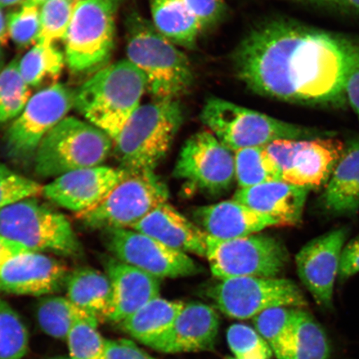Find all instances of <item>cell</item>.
Here are the masks:
<instances>
[{"label": "cell", "instance_id": "1", "mask_svg": "<svg viewBox=\"0 0 359 359\" xmlns=\"http://www.w3.org/2000/svg\"><path fill=\"white\" fill-rule=\"evenodd\" d=\"M358 60V40L284 19L254 27L233 53L237 77L251 91L325 107L348 104L346 85Z\"/></svg>", "mask_w": 359, "mask_h": 359}, {"label": "cell", "instance_id": "2", "mask_svg": "<svg viewBox=\"0 0 359 359\" xmlns=\"http://www.w3.org/2000/svg\"><path fill=\"white\" fill-rule=\"evenodd\" d=\"M128 60L144 74L154 100H179L190 92L194 72L189 58L140 13L125 21Z\"/></svg>", "mask_w": 359, "mask_h": 359}, {"label": "cell", "instance_id": "3", "mask_svg": "<svg viewBox=\"0 0 359 359\" xmlns=\"http://www.w3.org/2000/svg\"><path fill=\"white\" fill-rule=\"evenodd\" d=\"M144 74L128 60L107 65L75 92L74 107L111 142L136 111L147 91Z\"/></svg>", "mask_w": 359, "mask_h": 359}, {"label": "cell", "instance_id": "4", "mask_svg": "<svg viewBox=\"0 0 359 359\" xmlns=\"http://www.w3.org/2000/svg\"><path fill=\"white\" fill-rule=\"evenodd\" d=\"M200 118L224 146L234 152L266 147L280 140L335 136L332 132L287 123L215 97L205 101Z\"/></svg>", "mask_w": 359, "mask_h": 359}, {"label": "cell", "instance_id": "5", "mask_svg": "<svg viewBox=\"0 0 359 359\" xmlns=\"http://www.w3.org/2000/svg\"><path fill=\"white\" fill-rule=\"evenodd\" d=\"M179 100L141 105L112 141L122 168L154 170L167 155L184 121Z\"/></svg>", "mask_w": 359, "mask_h": 359}, {"label": "cell", "instance_id": "6", "mask_svg": "<svg viewBox=\"0 0 359 359\" xmlns=\"http://www.w3.org/2000/svg\"><path fill=\"white\" fill-rule=\"evenodd\" d=\"M112 142L95 126L66 116L45 136L35 152L34 169L42 177H58L74 170L100 167Z\"/></svg>", "mask_w": 359, "mask_h": 359}, {"label": "cell", "instance_id": "7", "mask_svg": "<svg viewBox=\"0 0 359 359\" xmlns=\"http://www.w3.org/2000/svg\"><path fill=\"white\" fill-rule=\"evenodd\" d=\"M121 1L76 3L64 40L66 62L73 73H97L109 65L115 46L116 15Z\"/></svg>", "mask_w": 359, "mask_h": 359}, {"label": "cell", "instance_id": "8", "mask_svg": "<svg viewBox=\"0 0 359 359\" xmlns=\"http://www.w3.org/2000/svg\"><path fill=\"white\" fill-rule=\"evenodd\" d=\"M168 198L167 187L154 170L125 168L123 177L109 195L95 208L77 214V217L92 229H133Z\"/></svg>", "mask_w": 359, "mask_h": 359}, {"label": "cell", "instance_id": "9", "mask_svg": "<svg viewBox=\"0 0 359 359\" xmlns=\"http://www.w3.org/2000/svg\"><path fill=\"white\" fill-rule=\"evenodd\" d=\"M0 236L34 252L51 251L65 257L81 252V244L69 219L34 198L0 210Z\"/></svg>", "mask_w": 359, "mask_h": 359}, {"label": "cell", "instance_id": "10", "mask_svg": "<svg viewBox=\"0 0 359 359\" xmlns=\"http://www.w3.org/2000/svg\"><path fill=\"white\" fill-rule=\"evenodd\" d=\"M206 258L212 275L219 280L276 278L288 263L289 254L280 241L267 235L228 241L208 236Z\"/></svg>", "mask_w": 359, "mask_h": 359}, {"label": "cell", "instance_id": "11", "mask_svg": "<svg viewBox=\"0 0 359 359\" xmlns=\"http://www.w3.org/2000/svg\"><path fill=\"white\" fill-rule=\"evenodd\" d=\"M208 297L229 317L254 318L273 307L303 309L307 302L295 282L279 278L238 277L210 287Z\"/></svg>", "mask_w": 359, "mask_h": 359}, {"label": "cell", "instance_id": "12", "mask_svg": "<svg viewBox=\"0 0 359 359\" xmlns=\"http://www.w3.org/2000/svg\"><path fill=\"white\" fill-rule=\"evenodd\" d=\"M74 98L75 92L62 83L44 88L31 97L4 137L8 156L19 161L32 158L43 137L74 107Z\"/></svg>", "mask_w": 359, "mask_h": 359}, {"label": "cell", "instance_id": "13", "mask_svg": "<svg viewBox=\"0 0 359 359\" xmlns=\"http://www.w3.org/2000/svg\"><path fill=\"white\" fill-rule=\"evenodd\" d=\"M344 146L331 136L276 141L266 149L280 168L283 181L312 190L326 186Z\"/></svg>", "mask_w": 359, "mask_h": 359}, {"label": "cell", "instance_id": "14", "mask_svg": "<svg viewBox=\"0 0 359 359\" xmlns=\"http://www.w3.org/2000/svg\"><path fill=\"white\" fill-rule=\"evenodd\" d=\"M208 129L187 139L180 152L174 176L200 191L219 194L231 186L235 156Z\"/></svg>", "mask_w": 359, "mask_h": 359}, {"label": "cell", "instance_id": "15", "mask_svg": "<svg viewBox=\"0 0 359 359\" xmlns=\"http://www.w3.org/2000/svg\"><path fill=\"white\" fill-rule=\"evenodd\" d=\"M103 232L107 248L114 258L157 279L191 276L201 271L189 255L170 249L142 232L133 229H111Z\"/></svg>", "mask_w": 359, "mask_h": 359}, {"label": "cell", "instance_id": "16", "mask_svg": "<svg viewBox=\"0 0 359 359\" xmlns=\"http://www.w3.org/2000/svg\"><path fill=\"white\" fill-rule=\"evenodd\" d=\"M348 235L347 228L334 229L309 241L296 255L300 280L327 311L333 309L334 285Z\"/></svg>", "mask_w": 359, "mask_h": 359}, {"label": "cell", "instance_id": "17", "mask_svg": "<svg viewBox=\"0 0 359 359\" xmlns=\"http://www.w3.org/2000/svg\"><path fill=\"white\" fill-rule=\"evenodd\" d=\"M125 168L100 165L74 170L55 178L43 187V195L77 214L91 210L109 195L123 177Z\"/></svg>", "mask_w": 359, "mask_h": 359}, {"label": "cell", "instance_id": "18", "mask_svg": "<svg viewBox=\"0 0 359 359\" xmlns=\"http://www.w3.org/2000/svg\"><path fill=\"white\" fill-rule=\"evenodd\" d=\"M69 271L65 263L39 252L17 255L0 271V291L19 295L42 296L65 284Z\"/></svg>", "mask_w": 359, "mask_h": 359}, {"label": "cell", "instance_id": "19", "mask_svg": "<svg viewBox=\"0 0 359 359\" xmlns=\"http://www.w3.org/2000/svg\"><path fill=\"white\" fill-rule=\"evenodd\" d=\"M219 327L214 309L202 303L187 304L154 349L164 353L209 351L217 342Z\"/></svg>", "mask_w": 359, "mask_h": 359}, {"label": "cell", "instance_id": "20", "mask_svg": "<svg viewBox=\"0 0 359 359\" xmlns=\"http://www.w3.org/2000/svg\"><path fill=\"white\" fill-rule=\"evenodd\" d=\"M105 269L112 291L109 320L121 324L151 300L160 297L159 279L149 273L114 257L105 260Z\"/></svg>", "mask_w": 359, "mask_h": 359}, {"label": "cell", "instance_id": "21", "mask_svg": "<svg viewBox=\"0 0 359 359\" xmlns=\"http://www.w3.org/2000/svg\"><path fill=\"white\" fill-rule=\"evenodd\" d=\"M309 188L284 181L240 188L233 200L275 219L278 226H294L302 221Z\"/></svg>", "mask_w": 359, "mask_h": 359}, {"label": "cell", "instance_id": "22", "mask_svg": "<svg viewBox=\"0 0 359 359\" xmlns=\"http://www.w3.org/2000/svg\"><path fill=\"white\" fill-rule=\"evenodd\" d=\"M194 217L206 235L221 241L237 239L278 226L275 219L235 200L202 206L195 210Z\"/></svg>", "mask_w": 359, "mask_h": 359}, {"label": "cell", "instance_id": "23", "mask_svg": "<svg viewBox=\"0 0 359 359\" xmlns=\"http://www.w3.org/2000/svg\"><path fill=\"white\" fill-rule=\"evenodd\" d=\"M133 230L180 252L206 257L208 236L168 202L152 210Z\"/></svg>", "mask_w": 359, "mask_h": 359}, {"label": "cell", "instance_id": "24", "mask_svg": "<svg viewBox=\"0 0 359 359\" xmlns=\"http://www.w3.org/2000/svg\"><path fill=\"white\" fill-rule=\"evenodd\" d=\"M323 213L331 217H353L359 210V137L344 150L320 199Z\"/></svg>", "mask_w": 359, "mask_h": 359}, {"label": "cell", "instance_id": "25", "mask_svg": "<svg viewBox=\"0 0 359 359\" xmlns=\"http://www.w3.org/2000/svg\"><path fill=\"white\" fill-rule=\"evenodd\" d=\"M67 298L84 311L97 318L109 320L112 291L109 276L92 268H79L69 273L66 280Z\"/></svg>", "mask_w": 359, "mask_h": 359}, {"label": "cell", "instance_id": "26", "mask_svg": "<svg viewBox=\"0 0 359 359\" xmlns=\"http://www.w3.org/2000/svg\"><path fill=\"white\" fill-rule=\"evenodd\" d=\"M152 24L176 46L193 48L201 32L195 13L185 0H151Z\"/></svg>", "mask_w": 359, "mask_h": 359}, {"label": "cell", "instance_id": "27", "mask_svg": "<svg viewBox=\"0 0 359 359\" xmlns=\"http://www.w3.org/2000/svg\"><path fill=\"white\" fill-rule=\"evenodd\" d=\"M185 304L156 298L121 323L133 338L151 348L172 327Z\"/></svg>", "mask_w": 359, "mask_h": 359}, {"label": "cell", "instance_id": "28", "mask_svg": "<svg viewBox=\"0 0 359 359\" xmlns=\"http://www.w3.org/2000/svg\"><path fill=\"white\" fill-rule=\"evenodd\" d=\"M299 308L273 307L254 320L255 329L266 341L277 359H289L293 348Z\"/></svg>", "mask_w": 359, "mask_h": 359}, {"label": "cell", "instance_id": "29", "mask_svg": "<svg viewBox=\"0 0 359 359\" xmlns=\"http://www.w3.org/2000/svg\"><path fill=\"white\" fill-rule=\"evenodd\" d=\"M66 60L55 43H36L19 61L22 79L30 88H39L57 83Z\"/></svg>", "mask_w": 359, "mask_h": 359}, {"label": "cell", "instance_id": "30", "mask_svg": "<svg viewBox=\"0 0 359 359\" xmlns=\"http://www.w3.org/2000/svg\"><path fill=\"white\" fill-rule=\"evenodd\" d=\"M235 175L241 188L283 181L280 169L266 147L245 148L235 151Z\"/></svg>", "mask_w": 359, "mask_h": 359}, {"label": "cell", "instance_id": "31", "mask_svg": "<svg viewBox=\"0 0 359 359\" xmlns=\"http://www.w3.org/2000/svg\"><path fill=\"white\" fill-rule=\"evenodd\" d=\"M94 316L60 296L44 299L37 309L38 322L44 333L61 340L67 339L76 322Z\"/></svg>", "mask_w": 359, "mask_h": 359}, {"label": "cell", "instance_id": "32", "mask_svg": "<svg viewBox=\"0 0 359 359\" xmlns=\"http://www.w3.org/2000/svg\"><path fill=\"white\" fill-rule=\"evenodd\" d=\"M330 344L324 329L311 313L299 309L289 359H329Z\"/></svg>", "mask_w": 359, "mask_h": 359}, {"label": "cell", "instance_id": "33", "mask_svg": "<svg viewBox=\"0 0 359 359\" xmlns=\"http://www.w3.org/2000/svg\"><path fill=\"white\" fill-rule=\"evenodd\" d=\"M31 97L30 87L20 74L19 61L13 60L0 72V125L16 119Z\"/></svg>", "mask_w": 359, "mask_h": 359}, {"label": "cell", "instance_id": "34", "mask_svg": "<svg viewBox=\"0 0 359 359\" xmlns=\"http://www.w3.org/2000/svg\"><path fill=\"white\" fill-rule=\"evenodd\" d=\"M29 341L19 314L0 299V359H22L28 352Z\"/></svg>", "mask_w": 359, "mask_h": 359}, {"label": "cell", "instance_id": "35", "mask_svg": "<svg viewBox=\"0 0 359 359\" xmlns=\"http://www.w3.org/2000/svg\"><path fill=\"white\" fill-rule=\"evenodd\" d=\"M98 320L91 317L75 323L66 339L71 359H106L107 339L97 330Z\"/></svg>", "mask_w": 359, "mask_h": 359}, {"label": "cell", "instance_id": "36", "mask_svg": "<svg viewBox=\"0 0 359 359\" xmlns=\"http://www.w3.org/2000/svg\"><path fill=\"white\" fill-rule=\"evenodd\" d=\"M75 4L73 0H48L41 6L37 43L53 44L58 40H65Z\"/></svg>", "mask_w": 359, "mask_h": 359}, {"label": "cell", "instance_id": "37", "mask_svg": "<svg viewBox=\"0 0 359 359\" xmlns=\"http://www.w3.org/2000/svg\"><path fill=\"white\" fill-rule=\"evenodd\" d=\"M8 37L20 49L34 46L40 32V8L28 3L6 16Z\"/></svg>", "mask_w": 359, "mask_h": 359}, {"label": "cell", "instance_id": "38", "mask_svg": "<svg viewBox=\"0 0 359 359\" xmlns=\"http://www.w3.org/2000/svg\"><path fill=\"white\" fill-rule=\"evenodd\" d=\"M227 342L236 359H271L272 350L255 329L241 324L227 330Z\"/></svg>", "mask_w": 359, "mask_h": 359}, {"label": "cell", "instance_id": "39", "mask_svg": "<svg viewBox=\"0 0 359 359\" xmlns=\"http://www.w3.org/2000/svg\"><path fill=\"white\" fill-rule=\"evenodd\" d=\"M43 187L0 163V210L22 200L43 194Z\"/></svg>", "mask_w": 359, "mask_h": 359}, {"label": "cell", "instance_id": "40", "mask_svg": "<svg viewBox=\"0 0 359 359\" xmlns=\"http://www.w3.org/2000/svg\"><path fill=\"white\" fill-rule=\"evenodd\" d=\"M185 2L198 18L202 31L213 28L226 15L224 0H185Z\"/></svg>", "mask_w": 359, "mask_h": 359}, {"label": "cell", "instance_id": "41", "mask_svg": "<svg viewBox=\"0 0 359 359\" xmlns=\"http://www.w3.org/2000/svg\"><path fill=\"white\" fill-rule=\"evenodd\" d=\"M106 359H156L128 339L107 340Z\"/></svg>", "mask_w": 359, "mask_h": 359}, {"label": "cell", "instance_id": "42", "mask_svg": "<svg viewBox=\"0 0 359 359\" xmlns=\"http://www.w3.org/2000/svg\"><path fill=\"white\" fill-rule=\"evenodd\" d=\"M359 273V237L345 245L341 255L338 279L344 282Z\"/></svg>", "mask_w": 359, "mask_h": 359}, {"label": "cell", "instance_id": "43", "mask_svg": "<svg viewBox=\"0 0 359 359\" xmlns=\"http://www.w3.org/2000/svg\"><path fill=\"white\" fill-rule=\"evenodd\" d=\"M300 2L329 10L359 15V0H299Z\"/></svg>", "mask_w": 359, "mask_h": 359}, {"label": "cell", "instance_id": "44", "mask_svg": "<svg viewBox=\"0 0 359 359\" xmlns=\"http://www.w3.org/2000/svg\"><path fill=\"white\" fill-rule=\"evenodd\" d=\"M346 100L348 105L356 114L359 120V60L349 75L346 85Z\"/></svg>", "mask_w": 359, "mask_h": 359}, {"label": "cell", "instance_id": "45", "mask_svg": "<svg viewBox=\"0 0 359 359\" xmlns=\"http://www.w3.org/2000/svg\"><path fill=\"white\" fill-rule=\"evenodd\" d=\"M31 251L24 245L0 236V271L8 260L21 254Z\"/></svg>", "mask_w": 359, "mask_h": 359}, {"label": "cell", "instance_id": "46", "mask_svg": "<svg viewBox=\"0 0 359 359\" xmlns=\"http://www.w3.org/2000/svg\"><path fill=\"white\" fill-rule=\"evenodd\" d=\"M8 39L6 17L0 8V46H6Z\"/></svg>", "mask_w": 359, "mask_h": 359}, {"label": "cell", "instance_id": "47", "mask_svg": "<svg viewBox=\"0 0 359 359\" xmlns=\"http://www.w3.org/2000/svg\"><path fill=\"white\" fill-rule=\"evenodd\" d=\"M25 2L26 0H0V8L16 6Z\"/></svg>", "mask_w": 359, "mask_h": 359}, {"label": "cell", "instance_id": "48", "mask_svg": "<svg viewBox=\"0 0 359 359\" xmlns=\"http://www.w3.org/2000/svg\"><path fill=\"white\" fill-rule=\"evenodd\" d=\"M48 0H26L25 3L34 4L36 6H41L44 3H46Z\"/></svg>", "mask_w": 359, "mask_h": 359}, {"label": "cell", "instance_id": "49", "mask_svg": "<svg viewBox=\"0 0 359 359\" xmlns=\"http://www.w3.org/2000/svg\"><path fill=\"white\" fill-rule=\"evenodd\" d=\"M4 55L2 53L1 49H0V72L2 71L4 69Z\"/></svg>", "mask_w": 359, "mask_h": 359}, {"label": "cell", "instance_id": "50", "mask_svg": "<svg viewBox=\"0 0 359 359\" xmlns=\"http://www.w3.org/2000/svg\"><path fill=\"white\" fill-rule=\"evenodd\" d=\"M50 359H71L69 357V358H66V357H57V358H50Z\"/></svg>", "mask_w": 359, "mask_h": 359}, {"label": "cell", "instance_id": "51", "mask_svg": "<svg viewBox=\"0 0 359 359\" xmlns=\"http://www.w3.org/2000/svg\"><path fill=\"white\" fill-rule=\"evenodd\" d=\"M73 1H74L75 3H78L80 1H83V0H73Z\"/></svg>", "mask_w": 359, "mask_h": 359}, {"label": "cell", "instance_id": "52", "mask_svg": "<svg viewBox=\"0 0 359 359\" xmlns=\"http://www.w3.org/2000/svg\"><path fill=\"white\" fill-rule=\"evenodd\" d=\"M229 359H236V358H229Z\"/></svg>", "mask_w": 359, "mask_h": 359}]
</instances>
